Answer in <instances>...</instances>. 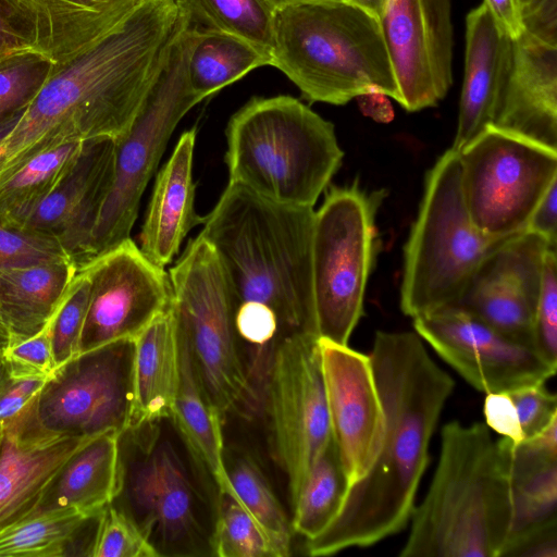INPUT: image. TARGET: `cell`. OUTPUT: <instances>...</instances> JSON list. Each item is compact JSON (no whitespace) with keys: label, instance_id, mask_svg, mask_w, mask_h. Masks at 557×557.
Wrapping results in <instances>:
<instances>
[{"label":"cell","instance_id":"obj_44","mask_svg":"<svg viewBox=\"0 0 557 557\" xmlns=\"http://www.w3.org/2000/svg\"><path fill=\"white\" fill-rule=\"evenodd\" d=\"M509 395L515 404L523 437L530 438L557 420L556 395L545 384L525 386Z\"/></svg>","mask_w":557,"mask_h":557},{"label":"cell","instance_id":"obj_35","mask_svg":"<svg viewBox=\"0 0 557 557\" xmlns=\"http://www.w3.org/2000/svg\"><path fill=\"white\" fill-rule=\"evenodd\" d=\"M234 496L258 523L276 557L290 554L292 522L265 475L249 457H239L226 466Z\"/></svg>","mask_w":557,"mask_h":557},{"label":"cell","instance_id":"obj_23","mask_svg":"<svg viewBox=\"0 0 557 557\" xmlns=\"http://www.w3.org/2000/svg\"><path fill=\"white\" fill-rule=\"evenodd\" d=\"M57 64L124 20L143 0H1Z\"/></svg>","mask_w":557,"mask_h":557},{"label":"cell","instance_id":"obj_27","mask_svg":"<svg viewBox=\"0 0 557 557\" xmlns=\"http://www.w3.org/2000/svg\"><path fill=\"white\" fill-rule=\"evenodd\" d=\"M180 382V347L170 308L133 339L132 399L126 432L171 418Z\"/></svg>","mask_w":557,"mask_h":557},{"label":"cell","instance_id":"obj_31","mask_svg":"<svg viewBox=\"0 0 557 557\" xmlns=\"http://www.w3.org/2000/svg\"><path fill=\"white\" fill-rule=\"evenodd\" d=\"M270 63L271 58L251 44L196 26L186 59V78L191 92L201 101L253 69Z\"/></svg>","mask_w":557,"mask_h":557},{"label":"cell","instance_id":"obj_22","mask_svg":"<svg viewBox=\"0 0 557 557\" xmlns=\"http://www.w3.org/2000/svg\"><path fill=\"white\" fill-rule=\"evenodd\" d=\"M512 55V38L482 2L466 18L465 78L456 136L459 151L492 124Z\"/></svg>","mask_w":557,"mask_h":557},{"label":"cell","instance_id":"obj_47","mask_svg":"<svg viewBox=\"0 0 557 557\" xmlns=\"http://www.w3.org/2000/svg\"><path fill=\"white\" fill-rule=\"evenodd\" d=\"M27 50H37L29 33L15 13L0 0V58Z\"/></svg>","mask_w":557,"mask_h":557},{"label":"cell","instance_id":"obj_13","mask_svg":"<svg viewBox=\"0 0 557 557\" xmlns=\"http://www.w3.org/2000/svg\"><path fill=\"white\" fill-rule=\"evenodd\" d=\"M318 338L300 332L277 341L265 374L270 445L290 502L332 442Z\"/></svg>","mask_w":557,"mask_h":557},{"label":"cell","instance_id":"obj_1","mask_svg":"<svg viewBox=\"0 0 557 557\" xmlns=\"http://www.w3.org/2000/svg\"><path fill=\"white\" fill-rule=\"evenodd\" d=\"M183 17L180 0H143L111 29L54 65L0 141V183L51 148L123 137L161 75Z\"/></svg>","mask_w":557,"mask_h":557},{"label":"cell","instance_id":"obj_55","mask_svg":"<svg viewBox=\"0 0 557 557\" xmlns=\"http://www.w3.org/2000/svg\"><path fill=\"white\" fill-rule=\"evenodd\" d=\"M2 435H3V426H2V425H0V441H1V438H2Z\"/></svg>","mask_w":557,"mask_h":557},{"label":"cell","instance_id":"obj_43","mask_svg":"<svg viewBox=\"0 0 557 557\" xmlns=\"http://www.w3.org/2000/svg\"><path fill=\"white\" fill-rule=\"evenodd\" d=\"M1 356L13 375L48 377L55 368L50 322L36 335L10 344Z\"/></svg>","mask_w":557,"mask_h":557},{"label":"cell","instance_id":"obj_32","mask_svg":"<svg viewBox=\"0 0 557 557\" xmlns=\"http://www.w3.org/2000/svg\"><path fill=\"white\" fill-rule=\"evenodd\" d=\"M513 516L502 557L516 553L533 539L557 531V461L529 463L509 460Z\"/></svg>","mask_w":557,"mask_h":557},{"label":"cell","instance_id":"obj_11","mask_svg":"<svg viewBox=\"0 0 557 557\" xmlns=\"http://www.w3.org/2000/svg\"><path fill=\"white\" fill-rule=\"evenodd\" d=\"M133 341L79 352L55 367L10 423L38 437H90L128 429Z\"/></svg>","mask_w":557,"mask_h":557},{"label":"cell","instance_id":"obj_2","mask_svg":"<svg viewBox=\"0 0 557 557\" xmlns=\"http://www.w3.org/2000/svg\"><path fill=\"white\" fill-rule=\"evenodd\" d=\"M369 357L384 410L381 447L327 525L306 541L311 556L368 547L408 527L430 441L455 386L416 332H376Z\"/></svg>","mask_w":557,"mask_h":557},{"label":"cell","instance_id":"obj_10","mask_svg":"<svg viewBox=\"0 0 557 557\" xmlns=\"http://www.w3.org/2000/svg\"><path fill=\"white\" fill-rule=\"evenodd\" d=\"M184 8V7H183ZM196 25L184 17L168 62L128 132L115 140L114 176L92 236L94 256L129 238L140 198L176 125L200 100L186 78Z\"/></svg>","mask_w":557,"mask_h":557},{"label":"cell","instance_id":"obj_3","mask_svg":"<svg viewBox=\"0 0 557 557\" xmlns=\"http://www.w3.org/2000/svg\"><path fill=\"white\" fill-rule=\"evenodd\" d=\"M313 222L312 207L276 203L228 182L199 234L218 256L233 324L317 335Z\"/></svg>","mask_w":557,"mask_h":557},{"label":"cell","instance_id":"obj_25","mask_svg":"<svg viewBox=\"0 0 557 557\" xmlns=\"http://www.w3.org/2000/svg\"><path fill=\"white\" fill-rule=\"evenodd\" d=\"M90 437H37L22 434L10 425L3 428L0 441V532L33 512L59 468Z\"/></svg>","mask_w":557,"mask_h":557},{"label":"cell","instance_id":"obj_18","mask_svg":"<svg viewBox=\"0 0 557 557\" xmlns=\"http://www.w3.org/2000/svg\"><path fill=\"white\" fill-rule=\"evenodd\" d=\"M550 247L530 232L508 238L481 264L455 306L534 348L533 313Z\"/></svg>","mask_w":557,"mask_h":557},{"label":"cell","instance_id":"obj_28","mask_svg":"<svg viewBox=\"0 0 557 557\" xmlns=\"http://www.w3.org/2000/svg\"><path fill=\"white\" fill-rule=\"evenodd\" d=\"M76 274L71 260L0 272V325L10 344L32 337L49 324Z\"/></svg>","mask_w":557,"mask_h":557},{"label":"cell","instance_id":"obj_34","mask_svg":"<svg viewBox=\"0 0 557 557\" xmlns=\"http://www.w3.org/2000/svg\"><path fill=\"white\" fill-rule=\"evenodd\" d=\"M347 488L348 482L332 440L292 502L293 532L306 541L317 536L337 512Z\"/></svg>","mask_w":557,"mask_h":557},{"label":"cell","instance_id":"obj_38","mask_svg":"<svg viewBox=\"0 0 557 557\" xmlns=\"http://www.w3.org/2000/svg\"><path fill=\"white\" fill-rule=\"evenodd\" d=\"M54 65L37 50L0 58V122L30 104Z\"/></svg>","mask_w":557,"mask_h":557},{"label":"cell","instance_id":"obj_30","mask_svg":"<svg viewBox=\"0 0 557 557\" xmlns=\"http://www.w3.org/2000/svg\"><path fill=\"white\" fill-rule=\"evenodd\" d=\"M100 513L69 508L28 517L0 532V557H91Z\"/></svg>","mask_w":557,"mask_h":557},{"label":"cell","instance_id":"obj_52","mask_svg":"<svg viewBox=\"0 0 557 557\" xmlns=\"http://www.w3.org/2000/svg\"><path fill=\"white\" fill-rule=\"evenodd\" d=\"M268 4L272 8L273 11L280 10L282 8L299 4V3H309V2H321V1H334V0H265Z\"/></svg>","mask_w":557,"mask_h":557},{"label":"cell","instance_id":"obj_54","mask_svg":"<svg viewBox=\"0 0 557 557\" xmlns=\"http://www.w3.org/2000/svg\"><path fill=\"white\" fill-rule=\"evenodd\" d=\"M10 345V337L7 333V331L0 326V355L3 354V351L7 349V347Z\"/></svg>","mask_w":557,"mask_h":557},{"label":"cell","instance_id":"obj_36","mask_svg":"<svg viewBox=\"0 0 557 557\" xmlns=\"http://www.w3.org/2000/svg\"><path fill=\"white\" fill-rule=\"evenodd\" d=\"M193 23L238 37L271 58L274 11L265 0H180Z\"/></svg>","mask_w":557,"mask_h":557},{"label":"cell","instance_id":"obj_39","mask_svg":"<svg viewBox=\"0 0 557 557\" xmlns=\"http://www.w3.org/2000/svg\"><path fill=\"white\" fill-rule=\"evenodd\" d=\"M158 556V549L129 513L113 504L101 511L91 557Z\"/></svg>","mask_w":557,"mask_h":557},{"label":"cell","instance_id":"obj_4","mask_svg":"<svg viewBox=\"0 0 557 557\" xmlns=\"http://www.w3.org/2000/svg\"><path fill=\"white\" fill-rule=\"evenodd\" d=\"M513 516L503 437L481 422L450 421L428 493L416 505L401 557H502Z\"/></svg>","mask_w":557,"mask_h":557},{"label":"cell","instance_id":"obj_21","mask_svg":"<svg viewBox=\"0 0 557 557\" xmlns=\"http://www.w3.org/2000/svg\"><path fill=\"white\" fill-rule=\"evenodd\" d=\"M492 126L557 150V44L527 30L512 39Z\"/></svg>","mask_w":557,"mask_h":557},{"label":"cell","instance_id":"obj_24","mask_svg":"<svg viewBox=\"0 0 557 557\" xmlns=\"http://www.w3.org/2000/svg\"><path fill=\"white\" fill-rule=\"evenodd\" d=\"M195 141L196 129L185 131L159 171L139 234L140 250L160 268L177 255L187 233L205 221L195 210Z\"/></svg>","mask_w":557,"mask_h":557},{"label":"cell","instance_id":"obj_29","mask_svg":"<svg viewBox=\"0 0 557 557\" xmlns=\"http://www.w3.org/2000/svg\"><path fill=\"white\" fill-rule=\"evenodd\" d=\"M176 333L180 347V382L171 419L193 457L213 480L220 495L233 497L224 456L223 416L207 395L187 342L177 327Z\"/></svg>","mask_w":557,"mask_h":557},{"label":"cell","instance_id":"obj_56","mask_svg":"<svg viewBox=\"0 0 557 557\" xmlns=\"http://www.w3.org/2000/svg\"><path fill=\"white\" fill-rule=\"evenodd\" d=\"M1 326V325H0Z\"/></svg>","mask_w":557,"mask_h":557},{"label":"cell","instance_id":"obj_6","mask_svg":"<svg viewBox=\"0 0 557 557\" xmlns=\"http://www.w3.org/2000/svg\"><path fill=\"white\" fill-rule=\"evenodd\" d=\"M225 134L228 182L286 206L313 208L344 157L334 125L292 96L251 98Z\"/></svg>","mask_w":557,"mask_h":557},{"label":"cell","instance_id":"obj_48","mask_svg":"<svg viewBox=\"0 0 557 557\" xmlns=\"http://www.w3.org/2000/svg\"><path fill=\"white\" fill-rule=\"evenodd\" d=\"M524 232L544 238L557 247V182H555L533 210Z\"/></svg>","mask_w":557,"mask_h":557},{"label":"cell","instance_id":"obj_46","mask_svg":"<svg viewBox=\"0 0 557 557\" xmlns=\"http://www.w3.org/2000/svg\"><path fill=\"white\" fill-rule=\"evenodd\" d=\"M483 413L485 424L515 444L524 440L517 410L509 393L486 394Z\"/></svg>","mask_w":557,"mask_h":557},{"label":"cell","instance_id":"obj_17","mask_svg":"<svg viewBox=\"0 0 557 557\" xmlns=\"http://www.w3.org/2000/svg\"><path fill=\"white\" fill-rule=\"evenodd\" d=\"M332 440L348 487L373 465L384 434V410L369 355L318 338Z\"/></svg>","mask_w":557,"mask_h":557},{"label":"cell","instance_id":"obj_33","mask_svg":"<svg viewBox=\"0 0 557 557\" xmlns=\"http://www.w3.org/2000/svg\"><path fill=\"white\" fill-rule=\"evenodd\" d=\"M84 141L69 143L39 153L1 182L0 223L18 226L59 184Z\"/></svg>","mask_w":557,"mask_h":557},{"label":"cell","instance_id":"obj_51","mask_svg":"<svg viewBox=\"0 0 557 557\" xmlns=\"http://www.w3.org/2000/svg\"><path fill=\"white\" fill-rule=\"evenodd\" d=\"M26 109H23L0 122V141L15 127Z\"/></svg>","mask_w":557,"mask_h":557},{"label":"cell","instance_id":"obj_20","mask_svg":"<svg viewBox=\"0 0 557 557\" xmlns=\"http://www.w3.org/2000/svg\"><path fill=\"white\" fill-rule=\"evenodd\" d=\"M121 457V456H120ZM120 493L126 492L135 520L163 555H195L201 528L195 495L185 469L168 442L154 445L144 460L126 467L122 460ZM117 494V495H119ZM160 554V553H159Z\"/></svg>","mask_w":557,"mask_h":557},{"label":"cell","instance_id":"obj_40","mask_svg":"<svg viewBox=\"0 0 557 557\" xmlns=\"http://www.w3.org/2000/svg\"><path fill=\"white\" fill-rule=\"evenodd\" d=\"M89 282L77 270L70 289L50 321L52 356L55 367L79 354L81 334L87 312Z\"/></svg>","mask_w":557,"mask_h":557},{"label":"cell","instance_id":"obj_53","mask_svg":"<svg viewBox=\"0 0 557 557\" xmlns=\"http://www.w3.org/2000/svg\"><path fill=\"white\" fill-rule=\"evenodd\" d=\"M550 1V0H516L517 5L519 8L521 18L524 14L531 12L536 7Z\"/></svg>","mask_w":557,"mask_h":557},{"label":"cell","instance_id":"obj_7","mask_svg":"<svg viewBox=\"0 0 557 557\" xmlns=\"http://www.w3.org/2000/svg\"><path fill=\"white\" fill-rule=\"evenodd\" d=\"M510 237L474 226L461 191L459 152L447 149L426 174L404 247L401 311L414 319L455 306L481 264Z\"/></svg>","mask_w":557,"mask_h":557},{"label":"cell","instance_id":"obj_49","mask_svg":"<svg viewBox=\"0 0 557 557\" xmlns=\"http://www.w3.org/2000/svg\"><path fill=\"white\" fill-rule=\"evenodd\" d=\"M502 28L513 39L523 32V24L516 0H484Z\"/></svg>","mask_w":557,"mask_h":557},{"label":"cell","instance_id":"obj_14","mask_svg":"<svg viewBox=\"0 0 557 557\" xmlns=\"http://www.w3.org/2000/svg\"><path fill=\"white\" fill-rule=\"evenodd\" d=\"M89 282L79 352L133 341L171 306L164 268L151 262L129 237L79 268Z\"/></svg>","mask_w":557,"mask_h":557},{"label":"cell","instance_id":"obj_8","mask_svg":"<svg viewBox=\"0 0 557 557\" xmlns=\"http://www.w3.org/2000/svg\"><path fill=\"white\" fill-rule=\"evenodd\" d=\"M171 310L199 380L221 414L251 417L260 401L245 369L218 256L200 234L169 272Z\"/></svg>","mask_w":557,"mask_h":557},{"label":"cell","instance_id":"obj_41","mask_svg":"<svg viewBox=\"0 0 557 557\" xmlns=\"http://www.w3.org/2000/svg\"><path fill=\"white\" fill-rule=\"evenodd\" d=\"M61 260L71 259L54 237L0 223V272Z\"/></svg>","mask_w":557,"mask_h":557},{"label":"cell","instance_id":"obj_16","mask_svg":"<svg viewBox=\"0 0 557 557\" xmlns=\"http://www.w3.org/2000/svg\"><path fill=\"white\" fill-rule=\"evenodd\" d=\"M379 23L398 103L409 112L436 106L453 84L450 0H385Z\"/></svg>","mask_w":557,"mask_h":557},{"label":"cell","instance_id":"obj_42","mask_svg":"<svg viewBox=\"0 0 557 557\" xmlns=\"http://www.w3.org/2000/svg\"><path fill=\"white\" fill-rule=\"evenodd\" d=\"M533 346L552 364L557 366V256L556 248L544 257L540 295L533 313Z\"/></svg>","mask_w":557,"mask_h":557},{"label":"cell","instance_id":"obj_12","mask_svg":"<svg viewBox=\"0 0 557 557\" xmlns=\"http://www.w3.org/2000/svg\"><path fill=\"white\" fill-rule=\"evenodd\" d=\"M458 152L461 191L474 226L491 237L524 232L557 182V150L490 125Z\"/></svg>","mask_w":557,"mask_h":557},{"label":"cell","instance_id":"obj_37","mask_svg":"<svg viewBox=\"0 0 557 557\" xmlns=\"http://www.w3.org/2000/svg\"><path fill=\"white\" fill-rule=\"evenodd\" d=\"M211 548L218 557H276L251 515L228 495H221Z\"/></svg>","mask_w":557,"mask_h":557},{"label":"cell","instance_id":"obj_19","mask_svg":"<svg viewBox=\"0 0 557 557\" xmlns=\"http://www.w3.org/2000/svg\"><path fill=\"white\" fill-rule=\"evenodd\" d=\"M115 139L85 140L53 190L16 227L54 237L77 270L95 258L92 236L114 176Z\"/></svg>","mask_w":557,"mask_h":557},{"label":"cell","instance_id":"obj_45","mask_svg":"<svg viewBox=\"0 0 557 557\" xmlns=\"http://www.w3.org/2000/svg\"><path fill=\"white\" fill-rule=\"evenodd\" d=\"M46 379L11 374L0 355V425L5 426L28 406Z\"/></svg>","mask_w":557,"mask_h":557},{"label":"cell","instance_id":"obj_26","mask_svg":"<svg viewBox=\"0 0 557 557\" xmlns=\"http://www.w3.org/2000/svg\"><path fill=\"white\" fill-rule=\"evenodd\" d=\"M120 435L108 431L82 444L52 476L28 517L69 508L98 513L110 505L122 481Z\"/></svg>","mask_w":557,"mask_h":557},{"label":"cell","instance_id":"obj_9","mask_svg":"<svg viewBox=\"0 0 557 557\" xmlns=\"http://www.w3.org/2000/svg\"><path fill=\"white\" fill-rule=\"evenodd\" d=\"M384 190L367 193L358 182L332 186L314 211L312 281L319 338L348 345L363 315L377 251L375 218Z\"/></svg>","mask_w":557,"mask_h":557},{"label":"cell","instance_id":"obj_50","mask_svg":"<svg viewBox=\"0 0 557 557\" xmlns=\"http://www.w3.org/2000/svg\"><path fill=\"white\" fill-rule=\"evenodd\" d=\"M347 2L359 7L360 9L364 10L366 12L373 15L375 18H380L385 0H346Z\"/></svg>","mask_w":557,"mask_h":557},{"label":"cell","instance_id":"obj_5","mask_svg":"<svg viewBox=\"0 0 557 557\" xmlns=\"http://www.w3.org/2000/svg\"><path fill=\"white\" fill-rule=\"evenodd\" d=\"M270 65L310 102L342 106L368 95L399 101L379 20L346 0L274 11Z\"/></svg>","mask_w":557,"mask_h":557},{"label":"cell","instance_id":"obj_15","mask_svg":"<svg viewBox=\"0 0 557 557\" xmlns=\"http://www.w3.org/2000/svg\"><path fill=\"white\" fill-rule=\"evenodd\" d=\"M412 320L414 332L481 393H509L545 384L556 373L557 366L532 346L512 339L457 306Z\"/></svg>","mask_w":557,"mask_h":557}]
</instances>
